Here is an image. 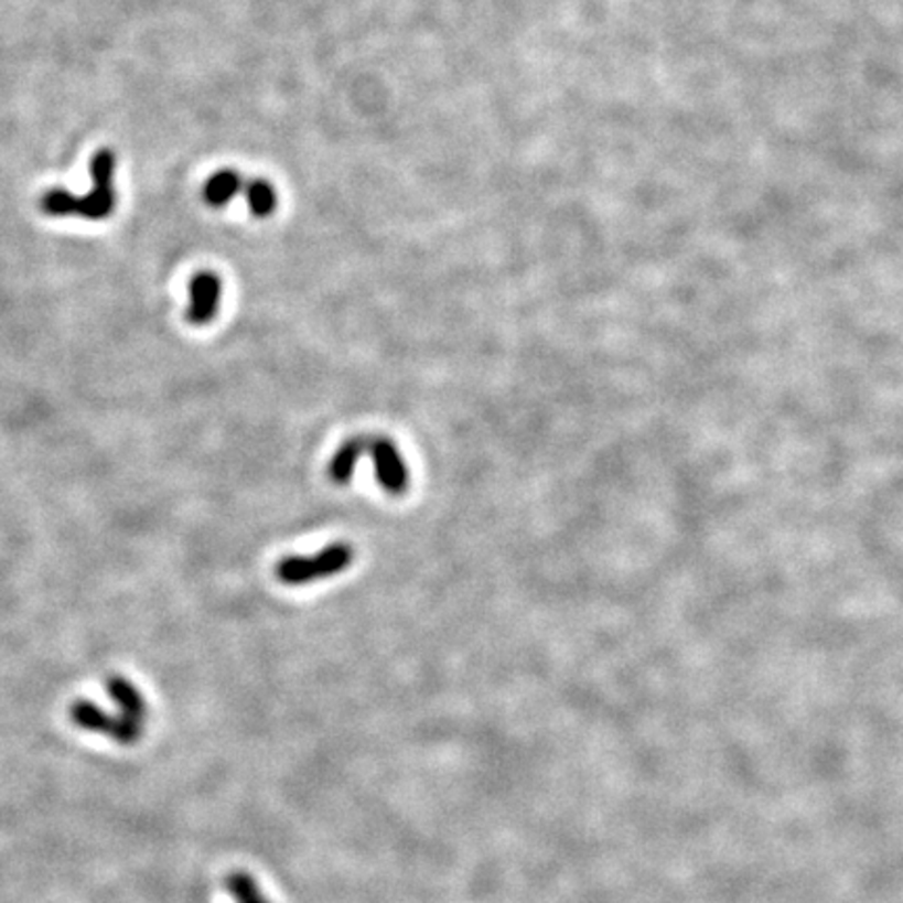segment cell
<instances>
[{
	"mask_svg": "<svg viewBox=\"0 0 903 903\" xmlns=\"http://www.w3.org/2000/svg\"><path fill=\"white\" fill-rule=\"evenodd\" d=\"M105 686H107V695L114 702L116 711L109 713L97 702L80 699L69 707L72 723L78 725L84 732L100 734L123 746L139 743L142 730L147 725V713H149L141 690L121 676L109 678Z\"/></svg>",
	"mask_w": 903,
	"mask_h": 903,
	"instance_id": "cell-1",
	"label": "cell"
},
{
	"mask_svg": "<svg viewBox=\"0 0 903 903\" xmlns=\"http://www.w3.org/2000/svg\"><path fill=\"white\" fill-rule=\"evenodd\" d=\"M114 172H116V155L109 149H100L90 161V176H93L90 191L82 197H76L63 189H53L42 195V212L55 218L80 216L84 221L93 222L109 218L111 212L116 209Z\"/></svg>",
	"mask_w": 903,
	"mask_h": 903,
	"instance_id": "cell-2",
	"label": "cell"
},
{
	"mask_svg": "<svg viewBox=\"0 0 903 903\" xmlns=\"http://www.w3.org/2000/svg\"><path fill=\"white\" fill-rule=\"evenodd\" d=\"M354 561V548L347 544H331L314 557H287L277 565V578L287 585H303L345 571Z\"/></svg>",
	"mask_w": 903,
	"mask_h": 903,
	"instance_id": "cell-3",
	"label": "cell"
},
{
	"mask_svg": "<svg viewBox=\"0 0 903 903\" xmlns=\"http://www.w3.org/2000/svg\"><path fill=\"white\" fill-rule=\"evenodd\" d=\"M368 454L373 456L375 473L383 490L391 496H401L408 490L410 473L398 445L387 438H370Z\"/></svg>",
	"mask_w": 903,
	"mask_h": 903,
	"instance_id": "cell-4",
	"label": "cell"
},
{
	"mask_svg": "<svg viewBox=\"0 0 903 903\" xmlns=\"http://www.w3.org/2000/svg\"><path fill=\"white\" fill-rule=\"evenodd\" d=\"M191 303L186 310V321L191 324H209L216 319L221 310L222 281L214 272H200L193 277L191 287Z\"/></svg>",
	"mask_w": 903,
	"mask_h": 903,
	"instance_id": "cell-5",
	"label": "cell"
},
{
	"mask_svg": "<svg viewBox=\"0 0 903 903\" xmlns=\"http://www.w3.org/2000/svg\"><path fill=\"white\" fill-rule=\"evenodd\" d=\"M368 448H370V438H364V436L352 438V440L343 443L342 448L335 452V456L329 462L331 482H335L337 485L352 482L358 462H361L364 454H368Z\"/></svg>",
	"mask_w": 903,
	"mask_h": 903,
	"instance_id": "cell-6",
	"label": "cell"
},
{
	"mask_svg": "<svg viewBox=\"0 0 903 903\" xmlns=\"http://www.w3.org/2000/svg\"><path fill=\"white\" fill-rule=\"evenodd\" d=\"M243 191V179L235 170H221L203 186V200L212 207H224Z\"/></svg>",
	"mask_w": 903,
	"mask_h": 903,
	"instance_id": "cell-7",
	"label": "cell"
},
{
	"mask_svg": "<svg viewBox=\"0 0 903 903\" xmlns=\"http://www.w3.org/2000/svg\"><path fill=\"white\" fill-rule=\"evenodd\" d=\"M245 200L251 209V214L256 218H268L275 214L277 205H279V197L275 186L268 181H251L245 186Z\"/></svg>",
	"mask_w": 903,
	"mask_h": 903,
	"instance_id": "cell-8",
	"label": "cell"
},
{
	"mask_svg": "<svg viewBox=\"0 0 903 903\" xmlns=\"http://www.w3.org/2000/svg\"><path fill=\"white\" fill-rule=\"evenodd\" d=\"M226 889L230 891L233 900H237V903H270L264 900L258 883H256L249 874H245V872L233 874V877L226 881Z\"/></svg>",
	"mask_w": 903,
	"mask_h": 903,
	"instance_id": "cell-9",
	"label": "cell"
}]
</instances>
